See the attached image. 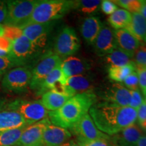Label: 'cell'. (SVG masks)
<instances>
[{"mask_svg":"<svg viewBox=\"0 0 146 146\" xmlns=\"http://www.w3.org/2000/svg\"><path fill=\"white\" fill-rule=\"evenodd\" d=\"M133 56L134 55L129 54L117 47L110 54L104 56V60L109 67H120L134 62Z\"/></svg>","mask_w":146,"mask_h":146,"instance_id":"obj_24","label":"cell"},{"mask_svg":"<svg viewBox=\"0 0 146 146\" xmlns=\"http://www.w3.org/2000/svg\"><path fill=\"white\" fill-rule=\"evenodd\" d=\"M4 34V27L3 25H0V36L3 35Z\"/></svg>","mask_w":146,"mask_h":146,"instance_id":"obj_46","label":"cell"},{"mask_svg":"<svg viewBox=\"0 0 146 146\" xmlns=\"http://www.w3.org/2000/svg\"><path fill=\"white\" fill-rule=\"evenodd\" d=\"M52 27V22L43 24H31L21 28V30L24 35L39 50L46 45L47 36Z\"/></svg>","mask_w":146,"mask_h":146,"instance_id":"obj_10","label":"cell"},{"mask_svg":"<svg viewBox=\"0 0 146 146\" xmlns=\"http://www.w3.org/2000/svg\"><path fill=\"white\" fill-rule=\"evenodd\" d=\"M5 110L18 112L29 125L48 118L49 111L43 106L40 100L31 101L16 99L8 102Z\"/></svg>","mask_w":146,"mask_h":146,"instance_id":"obj_4","label":"cell"},{"mask_svg":"<svg viewBox=\"0 0 146 146\" xmlns=\"http://www.w3.org/2000/svg\"><path fill=\"white\" fill-rule=\"evenodd\" d=\"M118 48L129 54L134 55L141 43L127 29L114 30Z\"/></svg>","mask_w":146,"mask_h":146,"instance_id":"obj_21","label":"cell"},{"mask_svg":"<svg viewBox=\"0 0 146 146\" xmlns=\"http://www.w3.org/2000/svg\"><path fill=\"white\" fill-rule=\"evenodd\" d=\"M12 46V41L4 35L0 36V49L10 53Z\"/></svg>","mask_w":146,"mask_h":146,"instance_id":"obj_39","label":"cell"},{"mask_svg":"<svg viewBox=\"0 0 146 146\" xmlns=\"http://www.w3.org/2000/svg\"><path fill=\"white\" fill-rule=\"evenodd\" d=\"M67 94L72 97L76 94L93 91L92 84L87 76L81 74L70 76L67 78L65 83Z\"/></svg>","mask_w":146,"mask_h":146,"instance_id":"obj_20","label":"cell"},{"mask_svg":"<svg viewBox=\"0 0 146 146\" xmlns=\"http://www.w3.org/2000/svg\"><path fill=\"white\" fill-rule=\"evenodd\" d=\"M125 29L129 31L141 44H146V19L141 14H132L131 23Z\"/></svg>","mask_w":146,"mask_h":146,"instance_id":"obj_22","label":"cell"},{"mask_svg":"<svg viewBox=\"0 0 146 146\" xmlns=\"http://www.w3.org/2000/svg\"><path fill=\"white\" fill-rule=\"evenodd\" d=\"M10 56V53L5 52V51L0 49V57H6Z\"/></svg>","mask_w":146,"mask_h":146,"instance_id":"obj_45","label":"cell"},{"mask_svg":"<svg viewBox=\"0 0 146 146\" xmlns=\"http://www.w3.org/2000/svg\"><path fill=\"white\" fill-rule=\"evenodd\" d=\"M70 98L54 91H48L42 95L40 101L49 112H53L60 109Z\"/></svg>","mask_w":146,"mask_h":146,"instance_id":"obj_23","label":"cell"},{"mask_svg":"<svg viewBox=\"0 0 146 146\" xmlns=\"http://www.w3.org/2000/svg\"><path fill=\"white\" fill-rule=\"evenodd\" d=\"M21 65V64L11 57L10 55L6 57H0V75L8 72L12 67Z\"/></svg>","mask_w":146,"mask_h":146,"instance_id":"obj_31","label":"cell"},{"mask_svg":"<svg viewBox=\"0 0 146 146\" xmlns=\"http://www.w3.org/2000/svg\"><path fill=\"white\" fill-rule=\"evenodd\" d=\"M112 1L132 14L140 13L143 3V0H116Z\"/></svg>","mask_w":146,"mask_h":146,"instance_id":"obj_30","label":"cell"},{"mask_svg":"<svg viewBox=\"0 0 146 146\" xmlns=\"http://www.w3.org/2000/svg\"><path fill=\"white\" fill-rule=\"evenodd\" d=\"M29 125L23 116L14 110L0 111V133Z\"/></svg>","mask_w":146,"mask_h":146,"instance_id":"obj_17","label":"cell"},{"mask_svg":"<svg viewBox=\"0 0 146 146\" xmlns=\"http://www.w3.org/2000/svg\"><path fill=\"white\" fill-rule=\"evenodd\" d=\"M140 14L146 19V1H143L141 11H140Z\"/></svg>","mask_w":146,"mask_h":146,"instance_id":"obj_44","label":"cell"},{"mask_svg":"<svg viewBox=\"0 0 146 146\" xmlns=\"http://www.w3.org/2000/svg\"><path fill=\"white\" fill-rule=\"evenodd\" d=\"M72 134L68 129L49 123L43 134V146H60L70 140Z\"/></svg>","mask_w":146,"mask_h":146,"instance_id":"obj_14","label":"cell"},{"mask_svg":"<svg viewBox=\"0 0 146 146\" xmlns=\"http://www.w3.org/2000/svg\"><path fill=\"white\" fill-rule=\"evenodd\" d=\"M74 1L68 0H43L39 1L33 12L24 27L31 24L51 23L64 17L74 9ZM22 27V28H23Z\"/></svg>","mask_w":146,"mask_h":146,"instance_id":"obj_3","label":"cell"},{"mask_svg":"<svg viewBox=\"0 0 146 146\" xmlns=\"http://www.w3.org/2000/svg\"><path fill=\"white\" fill-rule=\"evenodd\" d=\"M124 86L130 91L139 90V78L136 70L128 76L123 81Z\"/></svg>","mask_w":146,"mask_h":146,"instance_id":"obj_34","label":"cell"},{"mask_svg":"<svg viewBox=\"0 0 146 146\" xmlns=\"http://www.w3.org/2000/svg\"><path fill=\"white\" fill-rule=\"evenodd\" d=\"M136 72L139 78V86L146 97V67L136 66Z\"/></svg>","mask_w":146,"mask_h":146,"instance_id":"obj_36","label":"cell"},{"mask_svg":"<svg viewBox=\"0 0 146 146\" xmlns=\"http://www.w3.org/2000/svg\"><path fill=\"white\" fill-rule=\"evenodd\" d=\"M135 146H146V136H142Z\"/></svg>","mask_w":146,"mask_h":146,"instance_id":"obj_42","label":"cell"},{"mask_svg":"<svg viewBox=\"0 0 146 146\" xmlns=\"http://www.w3.org/2000/svg\"><path fill=\"white\" fill-rule=\"evenodd\" d=\"M142 136L143 133L141 129L135 124H133L112 136V145L114 146H135Z\"/></svg>","mask_w":146,"mask_h":146,"instance_id":"obj_16","label":"cell"},{"mask_svg":"<svg viewBox=\"0 0 146 146\" xmlns=\"http://www.w3.org/2000/svg\"><path fill=\"white\" fill-rule=\"evenodd\" d=\"M109 140H88L81 137H76V142L79 146H114L108 142Z\"/></svg>","mask_w":146,"mask_h":146,"instance_id":"obj_33","label":"cell"},{"mask_svg":"<svg viewBox=\"0 0 146 146\" xmlns=\"http://www.w3.org/2000/svg\"><path fill=\"white\" fill-rule=\"evenodd\" d=\"M37 52V49L23 33L12 41L10 55L23 65Z\"/></svg>","mask_w":146,"mask_h":146,"instance_id":"obj_12","label":"cell"},{"mask_svg":"<svg viewBox=\"0 0 146 146\" xmlns=\"http://www.w3.org/2000/svg\"><path fill=\"white\" fill-rule=\"evenodd\" d=\"M133 62L136 66L146 67V44H141L135 52Z\"/></svg>","mask_w":146,"mask_h":146,"instance_id":"obj_32","label":"cell"},{"mask_svg":"<svg viewBox=\"0 0 146 146\" xmlns=\"http://www.w3.org/2000/svg\"><path fill=\"white\" fill-rule=\"evenodd\" d=\"M39 1H7L8 12L3 26L21 29L30 18Z\"/></svg>","mask_w":146,"mask_h":146,"instance_id":"obj_5","label":"cell"},{"mask_svg":"<svg viewBox=\"0 0 146 146\" xmlns=\"http://www.w3.org/2000/svg\"><path fill=\"white\" fill-rule=\"evenodd\" d=\"M105 102L119 106H129L131 100V91L121 85L115 83L106 89L104 93Z\"/></svg>","mask_w":146,"mask_h":146,"instance_id":"obj_15","label":"cell"},{"mask_svg":"<svg viewBox=\"0 0 146 146\" xmlns=\"http://www.w3.org/2000/svg\"><path fill=\"white\" fill-rule=\"evenodd\" d=\"M70 132L76 137H81L88 140H110V136L100 131L93 121L89 114H86L77 123L70 128Z\"/></svg>","mask_w":146,"mask_h":146,"instance_id":"obj_9","label":"cell"},{"mask_svg":"<svg viewBox=\"0 0 146 146\" xmlns=\"http://www.w3.org/2000/svg\"><path fill=\"white\" fill-rule=\"evenodd\" d=\"M145 102H146V97H145Z\"/></svg>","mask_w":146,"mask_h":146,"instance_id":"obj_47","label":"cell"},{"mask_svg":"<svg viewBox=\"0 0 146 146\" xmlns=\"http://www.w3.org/2000/svg\"><path fill=\"white\" fill-rule=\"evenodd\" d=\"M89 115L96 127L108 135L113 136L135 123L137 110L129 106L102 102L95 104L89 110Z\"/></svg>","mask_w":146,"mask_h":146,"instance_id":"obj_1","label":"cell"},{"mask_svg":"<svg viewBox=\"0 0 146 146\" xmlns=\"http://www.w3.org/2000/svg\"><path fill=\"white\" fill-rule=\"evenodd\" d=\"M32 71L23 66L11 69L3 76L1 87L7 92L21 93L30 87Z\"/></svg>","mask_w":146,"mask_h":146,"instance_id":"obj_6","label":"cell"},{"mask_svg":"<svg viewBox=\"0 0 146 146\" xmlns=\"http://www.w3.org/2000/svg\"><path fill=\"white\" fill-rule=\"evenodd\" d=\"M96 103L97 96L93 91L76 94L60 109L49 112L48 118L52 125L70 129Z\"/></svg>","mask_w":146,"mask_h":146,"instance_id":"obj_2","label":"cell"},{"mask_svg":"<svg viewBox=\"0 0 146 146\" xmlns=\"http://www.w3.org/2000/svg\"><path fill=\"white\" fill-rule=\"evenodd\" d=\"M60 65H61V64L58 65L56 68L54 69L49 74V75L45 78L44 81L40 85L38 91H36V94L38 95H41L42 96L47 91L52 90L55 84L58 82H62L64 83H66V80L64 77Z\"/></svg>","mask_w":146,"mask_h":146,"instance_id":"obj_25","label":"cell"},{"mask_svg":"<svg viewBox=\"0 0 146 146\" xmlns=\"http://www.w3.org/2000/svg\"><path fill=\"white\" fill-rule=\"evenodd\" d=\"M60 146H79L76 143L75 140H69L68 141H67L66 143L62 144Z\"/></svg>","mask_w":146,"mask_h":146,"instance_id":"obj_43","label":"cell"},{"mask_svg":"<svg viewBox=\"0 0 146 146\" xmlns=\"http://www.w3.org/2000/svg\"><path fill=\"white\" fill-rule=\"evenodd\" d=\"M103 26L98 17L90 16L85 18L81 24V33L86 43L90 45L94 44Z\"/></svg>","mask_w":146,"mask_h":146,"instance_id":"obj_18","label":"cell"},{"mask_svg":"<svg viewBox=\"0 0 146 146\" xmlns=\"http://www.w3.org/2000/svg\"><path fill=\"white\" fill-rule=\"evenodd\" d=\"M143 101L144 100L139 91H131V100L129 102V107L137 110L143 104Z\"/></svg>","mask_w":146,"mask_h":146,"instance_id":"obj_35","label":"cell"},{"mask_svg":"<svg viewBox=\"0 0 146 146\" xmlns=\"http://www.w3.org/2000/svg\"><path fill=\"white\" fill-rule=\"evenodd\" d=\"M7 100L0 95V111L4 110L5 107L7 104Z\"/></svg>","mask_w":146,"mask_h":146,"instance_id":"obj_41","label":"cell"},{"mask_svg":"<svg viewBox=\"0 0 146 146\" xmlns=\"http://www.w3.org/2000/svg\"><path fill=\"white\" fill-rule=\"evenodd\" d=\"M80 46V40L74 29L70 27H65L56 36L54 53L60 58H67L76 54Z\"/></svg>","mask_w":146,"mask_h":146,"instance_id":"obj_7","label":"cell"},{"mask_svg":"<svg viewBox=\"0 0 146 146\" xmlns=\"http://www.w3.org/2000/svg\"><path fill=\"white\" fill-rule=\"evenodd\" d=\"M102 1L98 0H81L74 1V9L79 10L84 14H92L98 10Z\"/></svg>","mask_w":146,"mask_h":146,"instance_id":"obj_29","label":"cell"},{"mask_svg":"<svg viewBox=\"0 0 146 146\" xmlns=\"http://www.w3.org/2000/svg\"><path fill=\"white\" fill-rule=\"evenodd\" d=\"M61 62V58L54 52H49L45 55L32 71L31 89L37 91L45 78Z\"/></svg>","mask_w":146,"mask_h":146,"instance_id":"obj_8","label":"cell"},{"mask_svg":"<svg viewBox=\"0 0 146 146\" xmlns=\"http://www.w3.org/2000/svg\"><path fill=\"white\" fill-rule=\"evenodd\" d=\"M132 18V14L125 10V9L119 8L108 18L110 26L116 30L125 29L129 25Z\"/></svg>","mask_w":146,"mask_h":146,"instance_id":"obj_26","label":"cell"},{"mask_svg":"<svg viewBox=\"0 0 146 146\" xmlns=\"http://www.w3.org/2000/svg\"><path fill=\"white\" fill-rule=\"evenodd\" d=\"M135 70L136 66L134 62H133L124 66L109 67L108 73L109 78L112 81L123 82L128 76Z\"/></svg>","mask_w":146,"mask_h":146,"instance_id":"obj_27","label":"cell"},{"mask_svg":"<svg viewBox=\"0 0 146 146\" xmlns=\"http://www.w3.org/2000/svg\"><path fill=\"white\" fill-rule=\"evenodd\" d=\"M101 9L104 14L107 15H111L118 8L117 5L115 4L112 1L104 0V1H102Z\"/></svg>","mask_w":146,"mask_h":146,"instance_id":"obj_38","label":"cell"},{"mask_svg":"<svg viewBox=\"0 0 146 146\" xmlns=\"http://www.w3.org/2000/svg\"><path fill=\"white\" fill-rule=\"evenodd\" d=\"M27 127L28 126L0 133V146H16Z\"/></svg>","mask_w":146,"mask_h":146,"instance_id":"obj_28","label":"cell"},{"mask_svg":"<svg viewBox=\"0 0 146 146\" xmlns=\"http://www.w3.org/2000/svg\"><path fill=\"white\" fill-rule=\"evenodd\" d=\"M8 12L7 1H0V25H3Z\"/></svg>","mask_w":146,"mask_h":146,"instance_id":"obj_40","label":"cell"},{"mask_svg":"<svg viewBox=\"0 0 146 146\" xmlns=\"http://www.w3.org/2000/svg\"><path fill=\"white\" fill-rule=\"evenodd\" d=\"M96 54L106 56L118 47L114 31L107 26H103L94 44Z\"/></svg>","mask_w":146,"mask_h":146,"instance_id":"obj_13","label":"cell"},{"mask_svg":"<svg viewBox=\"0 0 146 146\" xmlns=\"http://www.w3.org/2000/svg\"><path fill=\"white\" fill-rule=\"evenodd\" d=\"M60 67L66 81L70 76L81 75L88 69L86 62L82 59L72 56L62 60Z\"/></svg>","mask_w":146,"mask_h":146,"instance_id":"obj_19","label":"cell"},{"mask_svg":"<svg viewBox=\"0 0 146 146\" xmlns=\"http://www.w3.org/2000/svg\"><path fill=\"white\" fill-rule=\"evenodd\" d=\"M50 123L48 118L27 127L16 146H43V134Z\"/></svg>","mask_w":146,"mask_h":146,"instance_id":"obj_11","label":"cell"},{"mask_svg":"<svg viewBox=\"0 0 146 146\" xmlns=\"http://www.w3.org/2000/svg\"><path fill=\"white\" fill-rule=\"evenodd\" d=\"M137 120L142 129L146 131V102L145 100L137 110Z\"/></svg>","mask_w":146,"mask_h":146,"instance_id":"obj_37","label":"cell"}]
</instances>
